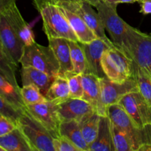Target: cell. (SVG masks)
<instances>
[{"instance_id": "ffe728a7", "label": "cell", "mask_w": 151, "mask_h": 151, "mask_svg": "<svg viewBox=\"0 0 151 151\" xmlns=\"http://www.w3.org/2000/svg\"><path fill=\"white\" fill-rule=\"evenodd\" d=\"M88 151H116L114 145L111 122L109 116H100L97 138L89 146Z\"/></svg>"}, {"instance_id": "7a4b0ae2", "label": "cell", "mask_w": 151, "mask_h": 151, "mask_svg": "<svg viewBox=\"0 0 151 151\" xmlns=\"http://www.w3.org/2000/svg\"><path fill=\"white\" fill-rule=\"evenodd\" d=\"M122 51L151 76V35L131 26Z\"/></svg>"}, {"instance_id": "9c48e42d", "label": "cell", "mask_w": 151, "mask_h": 151, "mask_svg": "<svg viewBox=\"0 0 151 151\" xmlns=\"http://www.w3.org/2000/svg\"><path fill=\"white\" fill-rule=\"evenodd\" d=\"M57 4L80 16L92 29L97 38L110 41L105 32V27L98 12L92 8V5L86 0H58Z\"/></svg>"}, {"instance_id": "30bf717a", "label": "cell", "mask_w": 151, "mask_h": 151, "mask_svg": "<svg viewBox=\"0 0 151 151\" xmlns=\"http://www.w3.org/2000/svg\"><path fill=\"white\" fill-rule=\"evenodd\" d=\"M0 14L7 19L24 47L35 42L32 29L22 17L16 0H0Z\"/></svg>"}, {"instance_id": "52a82bcc", "label": "cell", "mask_w": 151, "mask_h": 151, "mask_svg": "<svg viewBox=\"0 0 151 151\" xmlns=\"http://www.w3.org/2000/svg\"><path fill=\"white\" fill-rule=\"evenodd\" d=\"M18 66L19 65L0 53V96L18 107L26 109L21 88L18 85L15 75Z\"/></svg>"}, {"instance_id": "f546056e", "label": "cell", "mask_w": 151, "mask_h": 151, "mask_svg": "<svg viewBox=\"0 0 151 151\" xmlns=\"http://www.w3.org/2000/svg\"><path fill=\"white\" fill-rule=\"evenodd\" d=\"M26 109H22L10 103L3 97L0 96V114L11 119L17 124L19 118L24 113Z\"/></svg>"}, {"instance_id": "74e56055", "label": "cell", "mask_w": 151, "mask_h": 151, "mask_svg": "<svg viewBox=\"0 0 151 151\" xmlns=\"http://www.w3.org/2000/svg\"><path fill=\"white\" fill-rule=\"evenodd\" d=\"M55 1H58V0H55Z\"/></svg>"}, {"instance_id": "4dcf8cb0", "label": "cell", "mask_w": 151, "mask_h": 151, "mask_svg": "<svg viewBox=\"0 0 151 151\" xmlns=\"http://www.w3.org/2000/svg\"><path fill=\"white\" fill-rule=\"evenodd\" d=\"M68 81L71 98L82 99L83 96V87L82 83V74L74 72H69L64 76Z\"/></svg>"}, {"instance_id": "484cf974", "label": "cell", "mask_w": 151, "mask_h": 151, "mask_svg": "<svg viewBox=\"0 0 151 151\" xmlns=\"http://www.w3.org/2000/svg\"><path fill=\"white\" fill-rule=\"evenodd\" d=\"M100 116H101L95 111L93 114L80 123L83 136L85 141L88 144V147L97 138L99 131V125H100Z\"/></svg>"}, {"instance_id": "4fadbf2b", "label": "cell", "mask_w": 151, "mask_h": 151, "mask_svg": "<svg viewBox=\"0 0 151 151\" xmlns=\"http://www.w3.org/2000/svg\"><path fill=\"white\" fill-rule=\"evenodd\" d=\"M101 103L103 107L108 112V107L116 104L127 94L139 91L138 86L134 76L124 83H119L109 80L107 77L100 78Z\"/></svg>"}, {"instance_id": "7c38bea8", "label": "cell", "mask_w": 151, "mask_h": 151, "mask_svg": "<svg viewBox=\"0 0 151 151\" xmlns=\"http://www.w3.org/2000/svg\"><path fill=\"white\" fill-rule=\"evenodd\" d=\"M24 45L10 26L7 19L0 14V53L19 65L23 55Z\"/></svg>"}, {"instance_id": "44dd1931", "label": "cell", "mask_w": 151, "mask_h": 151, "mask_svg": "<svg viewBox=\"0 0 151 151\" xmlns=\"http://www.w3.org/2000/svg\"><path fill=\"white\" fill-rule=\"evenodd\" d=\"M63 12V15L66 16L70 24L71 27L75 32V35L78 38V41L82 44L89 43L97 38L96 34L92 31V29L86 24L85 22L78 15L66 8L59 6Z\"/></svg>"}, {"instance_id": "cb8c5ba5", "label": "cell", "mask_w": 151, "mask_h": 151, "mask_svg": "<svg viewBox=\"0 0 151 151\" xmlns=\"http://www.w3.org/2000/svg\"><path fill=\"white\" fill-rule=\"evenodd\" d=\"M44 96L48 101L54 102L57 104L69 99L70 91L67 79L59 75L56 76Z\"/></svg>"}, {"instance_id": "5b68a950", "label": "cell", "mask_w": 151, "mask_h": 151, "mask_svg": "<svg viewBox=\"0 0 151 151\" xmlns=\"http://www.w3.org/2000/svg\"><path fill=\"white\" fill-rule=\"evenodd\" d=\"M22 66H31L50 75L58 76L59 63L50 46L44 47L35 42L25 46L20 60Z\"/></svg>"}, {"instance_id": "d6a6232c", "label": "cell", "mask_w": 151, "mask_h": 151, "mask_svg": "<svg viewBox=\"0 0 151 151\" xmlns=\"http://www.w3.org/2000/svg\"><path fill=\"white\" fill-rule=\"evenodd\" d=\"M17 128V124L0 114V137L7 134Z\"/></svg>"}, {"instance_id": "8d00e7d4", "label": "cell", "mask_w": 151, "mask_h": 151, "mask_svg": "<svg viewBox=\"0 0 151 151\" xmlns=\"http://www.w3.org/2000/svg\"><path fill=\"white\" fill-rule=\"evenodd\" d=\"M103 1H106V2H109V1H110V0H103Z\"/></svg>"}, {"instance_id": "8fae6325", "label": "cell", "mask_w": 151, "mask_h": 151, "mask_svg": "<svg viewBox=\"0 0 151 151\" xmlns=\"http://www.w3.org/2000/svg\"><path fill=\"white\" fill-rule=\"evenodd\" d=\"M118 103L125 109L138 128L151 125V106L139 91L128 93Z\"/></svg>"}, {"instance_id": "5bb4252c", "label": "cell", "mask_w": 151, "mask_h": 151, "mask_svg": "<svg viewBox=\"0 0 151 151\" xmlns=\"http://www.w3.org/2000/svg\"><path fill=\"white\" fill-rule=\"evenodd\" d=\"M26 108L27 111L41 122L51 133L54 138L60 137L59 128L61 122L57 112V103L46 100L35 104L28 105Z\"/></svg>"}, {"instance_id": "836d02e7", "label": "cell", "mask_w": 151, "mask_h": 151, "mask_svg": "<svg viewBox=\"0 0 151 151\" xmlns=\"http://www.w3.org/2000/svg\"><path fill=\"white\" fill-rule=\"evenodd\" d=\"M141 10L140 13L144 15L150 14L151 13V0H142L140 1Z\"/></svg>"}, {"instance_id": "ba28073f", "label": "cell", "mask_w": 151, "mask_h": 151, "mask_svg": "<svg viewBox=\"0 0 151 151\" xmlns=\"http://www.w3.org/2000/svg\"><path fill=\"white\" fill-rule=\"evenodd\" d=\"M108 116L114 125L129 134L134 142L135 151H139L142 146L148 143L149 134L147 128L146 127L138 128L119 103L108 107Z\"/></svg>"}, {"instance_id": "e0dca14e", "label": "cell", "mask_w": 151, "mask_h": 151, "mask_svg": "<svg viewBox=\"0 0 151 151\" xmlns=\"http://www.w3.org/2000/svg\"><path fill=\"white\" fill-rule=\"evenodd\" d=\"M82 83L84 92L83 100L90 103L100 116H107L108 112L101 103L100 78L93 74H82Z\"/></svg>"}, {"instance_id": "d6986e66", "label": "cell", "mask_w": 151, "mask_h": 151, "mask_svg": "<svg viewBox=\"0 0 151 151\" xmlns=\"http://www.w3.org/2000/svg\"><path fill=\"white\" fill-rule=\"evenodd\" d=\"M56 76L50 75L31 66H22V86L35 85L45 94Z\"/></svg>"}, {"instance_id": "7402d4cb", "label": "cell", "mask_w": 151, "mask_h": 151, "mask_svg": "<svg viewBox=\"0 0 151 151\" xmlns=\"http://www.w3.org/2000/svg\"><path fill=\"white\" fill-rule=\"evenodd\" d=\"M1 151H33L27 139L19 128L0 137Z\"/></svg>"}, {"instance_id": "2e32d148", "label": "cell", "mask_w": 151, "mask_h": 151, "mask_svg": "<svg viewBox=\"0 0 151 151\" xmlns=\"http://www.w3.org/2000/svg\"><path fill=\"white\" fill-rule=\"evenodd\" d=\"M57 112L60 122L75 120L81 122L95 112L94 108L83 99L71 98L57 104Z\"/></svg>"}, {"instance_id": "83f0119b", "label": "cell", "mask_w": 151, "mask_h": 151, "mask_svg": "<svg viewBox=\"0 0 151 151\" xmlns=\"http://www.w3.org/2000/svg\"><path fill=\"white\" fill-rule=\"evenodd\" d=\"M114 145L116 151H135L134 142L129 134L111 122Z\"/></svg>"}, {"instance_id": "4316f807", "label": "cell", "mask_w": 151, "mask_h": 151, "mask_svg": "<svg viewBox=\"0 0 151 151\" xmlns=\"http://www.w3.org/2000/svg\"><path fill=\"white\" fill-rule=\"evenodd\" d=\"M68 43L70 47L73 72L77 74H84L86 69V60L81 42L68 40Z\"/></svg>"}, {"instance_id": "3957f363", "label": "cell", "mask_w": 151, "mask_h": 151, "mask_svg": "<svg viewBox=\"0 0 151 151\" xmlns=\"http://www.w3.org/2000/svg\"><path fill=\"white\" fill-rule=\"evenodd\" d=\"M17 127L25 136L33 151H55L53 145L54 137L27 111V108L18 120Z\"/></svg>"}, {"instance_id": "603a6c76", "label": "cell", "mask_w": 151, "mask_h": 151, "mask_svg": "<svg viewBox=\"0 0 151 151\" xmlns=\"http://www.w3.org/2000/svg\"><path fill=\"white\" fill-rule=\"evenodd\" d=\"M59 134L60 136L69 139L81 151H88V145L83 138L81 125L77 121L71 120L60 122Z\"/></svg>"}, {"instance_id": "9a60e30c", "label": "cell", "mask_w": 151, "mask_h": 151, "mask_svg": "<svg viewBox=\"0 0 151 151\" xmlns=\"http://www.w3.org/2000/svg\"><path fill=\"white\" fill-rule=\"evenodd\" d=\"M81 44L85 52L86 60V69L84 74H93L100 78L106 77L101 65L103 54L108 49L116 46L112 41H105L100 38L89 43Z\"/></svg>"}, {"instance_id": "e575fe53", "label": "cell", "mask_w": 151, "mask_h": 151, "mask_svg": "<svg viewBox=\"0 0 151 151\" xmlns=\"http://www.w3.org/2000/svg\"><path fill=\"white\" fill-rule=\"evenodd\" d=\"M142 0H110L108 3H110L111 4L117 6L119 4L122 3H134V2H140Z\"/></svg>"}, {"instance_id": "6da1fadb", "label": "cell", "mask_w": 151, "mask_h": 151, "mask_svg": "<svg viewBox=\"0 0 151 151\" xmlns=\"http://www.w3.org/2000/svg\"><path fill=\"white\" fill-rule=\"evenodd\" d=\"M35 8L41 16L43 29L47 38H63L78 41V38L71 27L55 0H32Z\"/></svg>"}, {"instance_id": "f1b7e54d", "label": "cell", "mask_w": 151, "mask_h": 151, "mask_svg": "<svg viewBox=\"0 0 151 151\" xmlns=\"http://www.w3.org/2000/svg\"><path fill=\"white\" fill-rule=\"evenodd\" d=\"M22 98L25 105H32L47 100L45 96L41 93V90L35 85L22 86L21 88Z\"/></svg>"}, {"instance_id": "d4e9b609", "label": "cell", "mask_w": 151, "mask_h": 151, "mask_svg": "<svg viewBox=\"0 0 151 151\" xmlns=\"http://www.w3.org/2000/svg\"><path fill=\"white\" fill-rule=\"evenodd\" d=\"M133 69V76L137 83L139 91L151 106V76L134 60Z\"/></svg>"}, {"instance_id": "277c9868", "label": "cell", "mask_w": 151, "mask_h": 151, "mask_svg": "<svg viewBox=\"0 0 151 151\" xmlns=\"http://www.w3.org/2000/svg\"><path fill=\"white\" fill-rule=\"evenodd\" d=\"M101 65L106 76L114 82L122 83L133 76V60L117 47L103 52Z\"/></svg>"}, {"instance_id": "d590c367", "label": "cell", "mask_w": 151, "mask_h": 151, "mask_svg": "<svg viewBox=\"0 0 151 151\" xmlns=\"http://www.w3.org/2000/svg\"><path fill=\"white\" fill-rule=\"evenodd\" d=\"M86 1H87L88 2H89L90 4L93 6V7H95L96 6H97V4L100 2V1H103V0H86Z\"/></svg>"}, {"instance_id": "ac0fdd59", "label": "cell", "mask_w": 151, "mask_h": 151, "mask_svg": "<svg viewBox=\"0 0 151 151\" xmlns=\"http://www.w3.org/2000/svg\"><path fill=\"white\" fill-rule=\"evenodd\" d=\"M49 46L54 52L59 63V76L64 77L67 73L73 72V65L71 58L70 47L68 40L63 38H47Z\"/></svg>"}, {"instance_id": "1f68e13d", "label": "cell", "mask_w": 151, "mask_h": 151, "mask_svg": "<svg viewBox=\"0 0 151 151\" xmlns=\"http://www.w3.org/2000/svg\"><path fill=\"white\" fill-rule=\"evenodd\" d=\"M53 145L55 151H81L72 142L63 136L54 138Z\"/></svg>"}, {"instance_id": "8992f818", "label": "cell", "mask_w": 151, "mask_h": 151, "mask_svg": "<svg viewBox=\"0 0 151 151\" xmlns=\"http://www.w3.org/2000/svg\"><path fill=\"white\" fill-rule=\"evenodd\" d=\"M114 4L101 1L95 8L97 9L105 29L108 31L114 44L122 50L126 39L130 25L119 17L116 13Z\"/></svg>"}]
</instances>
